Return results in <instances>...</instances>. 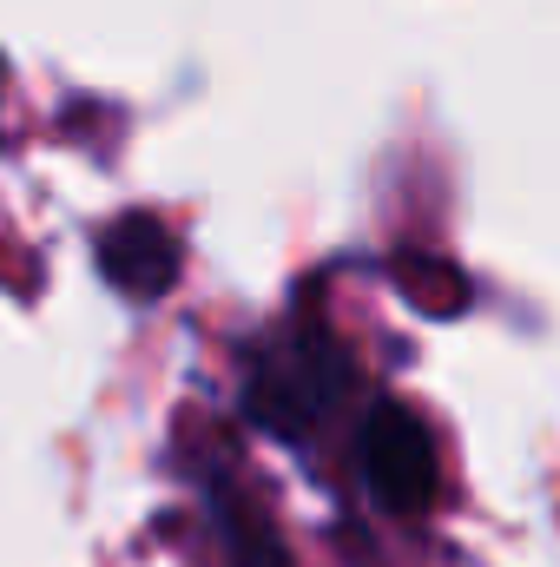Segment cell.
I'll return each instance as SVG.
<instances>
[{"label":"cell","instance_id":"obj_1","mask_svg":"<svg viewBox=\"0 0 560 567\" xmlns=\"http://www.w3.org/2000/svg\"><path fill=\"white\" fill-rule=\"evenodd\" d=\"M350 390V357L323 337V330H290L278 337L251 377H245V416L271 429L283 442H303L310 429L336 410V396Z\"/></svg>","mask_w":560,"mask_h":567},{"label":"cell","instance_id":"obj_2","mask_svg":"<svg viewBox=\"0 0 560 567\" xmlns=\"http://www.w3.org/2000/svg\"><path fill=\"white\" fill-rule=\"evenodd\" d=\"M356 475L376 495V508L390 515H422L435 502V435L403 410V403H376L356 429Z\"/></svg>","mask_w":560,"mask_h":567},{"label":"cell","instance_id":"obj_3","mask_svg":"<svg viewBox=\"0 0 560 567\" xmlns=\"http://www.w3.org/2000/svg\"><path fill=\"white\" fill-rule=\"evenodd\" d=\"M100 278L113 284L120 297L152 303L178 284V238L152 218V212H126L100 231Z\"/></svg>","mask_w":560,"mask_h":567},{"label":"cell","instance_id":"obj_4","mask_svg":"<svg viewBox=\"0 0 560 567\" xmlns=\"http://www.w3.org/2000/svg\"><path fill=\"white\" fill-rule=\"evenodd\" d=\"M211 522H218V542H225V561L231 567H290L278 528H271V515H265L258 502L218 488V495H211Z\"/></svg>","mask_w":560,"mask_h":567}]
</instances>
